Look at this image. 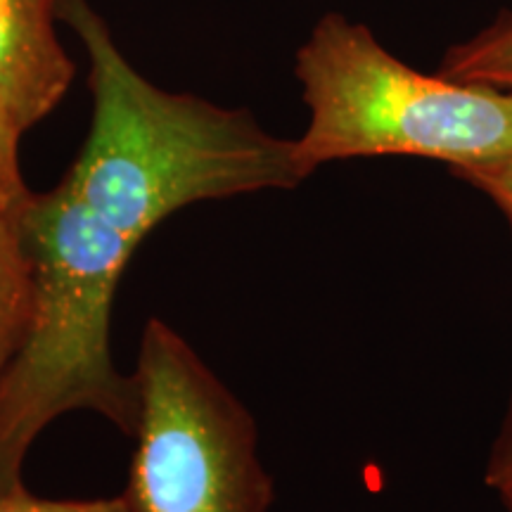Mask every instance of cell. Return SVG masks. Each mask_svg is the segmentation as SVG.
<instances>
[{"mask_svg":"<svg viewBox=\"0 0 512 512\" xmlns=\"http://www.w3.org/2000/svg\"><path fill=\"white\" fill-rule=\"evenodd\" d=\"M456 176L463 178L477 190H482L510 223L512 230V155L496 159V162L470 166V169L456 171Z\"/></svg>","mask_w":512,"mask_h":512,"instance_id":"obj_10","label":"cell"},{"mask_svg":"<svg viewBox=\"0 0 512 512\" xmlns=\"http://www.w3.org/2000/svg\"><path fill=\"white\" fill-rule=\"evenodd\" d=\"M55 12L86 48L93 95L91 131L64 181L133 247L195 202L309 178L297 143L271 136L249 112L147 81L86 0H55Z\"/></svg>","mask_w":512,"mask_h":512,"instance_id":"obj_1","label":"cell"},{"mask_svg":"<svg viewBox=\"0 0 512 512\" xmlns=\"http://www.w3.org/2000/svg\"><path fill=\"white\" fill-rule=\"evenodd\" d=\"M53 19L55 0H0V100L24 131L60 105L74 76Z\"/></svg>","mask_w":512,"mask_h":512,"instance_id":"obj_5","label":"cell"},{"mask_svg":"<svg viewBox=\"0 0 512 512\" xmlns=\"http://www.w3.org/2000/svg\"><path fill=\"white\" fill-rule=\"evenodd\" d=\"M309 126L297 138L306 174L356 157H422L456 171L512 155V93L422 74L366 24L328 12L297 53Z\"/></svg>","mask_w":512,"mask_h":512,"instance_id":"obj_3","label":"cell"},{"mask_svg":"<svg viewBox=\"0 0 512 512\" xmlns=\"http://www.w3.org/2000/svg\"><path fill=\"white\" fill-rule=\"evenodd\" d=\"M0 512H136L126 494L117 498H95V501H48L15 489L0 494Z\"/></svg>","mask_w":512,"mask_h":512,"instance_id":"obj_9","label":"cell"},{"mask_svg":"<svg viewBox=\"0 0 512 512\" xmlns=\"http://www.w3.org/2000/svg\"><path fill=\"white\" fill-rule=\"evenodd\" d=\"M34 306V261L19 216L0 214V373L22 344Z\"/></svg>","mask_w":512,"mask_h":512,"instance_id":"obj_6","label":"cell"},{"mask_svg":"<svg viewBox=\"0 0 512 512\" xmlns=\"http://www.w3.org/2000/svg\"><path fill=\"white\" fill-rule=\"evenodd\" d=\"M136 512H268L273 482L247 408L174 328L145 325L136 370Z\"/></svg>","mask_w":512,"mask_h":512,"instance_id":"obj_4","label":"cell"},{"mask_svg":"<svg viewBox=\"0 0 512 512\" xmlns=\"http://www.w3.org/2000/svg\"><path fill=\"white\" fill-rule=\"evenodd\" d=\"M494 489L498 491V494H501V498H503V503H505V508H508V512H512V477H508V479H503V482H498Z\"/></svg>","mask_w":512,"mask_h":512,"instance_id":"obj_12","label":"cell"},{"mask_svg":"<svg viewBox=\"0 0 512 512\" xmlns=\"http://www.w3.org/2000/svg\"><path fill=\"white\" fill-rule=\"evenodd\" d=\"M439 74L512 93V15L448 50Z\"/></svg>","mask_w":512,"mask_h":512,"instance_id":"obj_7","label":"cell"},{"mask_svg":"<svg viewBox=\"0 0 512 512\" xmlns=\"http://www.w3.org/2000/svg\"><path fill=\"white\" fill-rule=\"evenodd\" d=\"M24 128L19 126L10 107L0 100V214L19 216L34 192L27 188L19 166V140Z\"/></svg>","mask_w":512,"mask_h":512,"instance_id":"obj_8","label":"cell"},{"mask_svg":"<svg viewBox=\"0 0 512 512\" xmlns=\"http://www.w3.org/2000/svg\"><path fill=\"white\" fill-rule=\"evenodd\" d=\"M34 261V306L0 373V494L22 489L38 434L69 411L100 413L136 432L138 384L112 358V304L136 247L62 181L19 214Z\"/></svg>","mask_w":512,"mask_h":512,"instance_id":"obj_2","label":"cell"},{"mask_svg":"<svg viewBox=\"0 0 512 512\" xmlns=\"http://www.w3.org/2000/svg\"><path fill=\"white\" fill-rule=\"evenodd\" d=\"M508 477H512V406L508 420H505L503 430L498 434L494 451H491L489 467H486V482H489V486H496Z\"/></svg>","mask_w":512,"mask_h":512,"instance_id":"obj_11","label":"cell"}]
</instances>
